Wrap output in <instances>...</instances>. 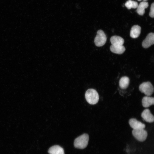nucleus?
<instances>
[{
    "instance_id": "nucleus-4",
    "label": "nucleus",
    "mask_w": 154,
    "mask_h": 154,
    "mask_svg": "<svg viewBox=\"0 0 154 154\" xmlns=\"http://www.w3.org/2000/svg\"><path fill=\"white\" fill-rule=\"evenodd\" d=\"M107 40V37L104 32L101 30H98L94 39L95 45L98 47L103 46Z\"/></svg>"
},
{
    "instance_id": "nucleus-2",
    "label": "nucleus",
    "mask_w": 154,
    "mask_h": 154,
    "mask_svg": "<svg viewBox=\"0 0 154 154\" xmlns=\"http://www.w3.org/2000/svg\"><path fill=\"white\" fill-rule=\"evenodd\" d=\"M89 139V135L87 134H84L76 138L74 140V145L76 148L83 149L88 145Z\"/></svg>"
},
{
    "instance_id": "nucleus-16",
    "label": "nucleus",
    "mask_w": 154,
    "mask_h": 154,
    "mask_svg": "<svg viewBox=\"0 0 154 154\" xmlns=\"http://www.w3.org/2000/svg\"><path fill=\"white\" fill-rule=\"evenodd\" d=\"M138 5L137 2L131 0L127 1L125 3V7L129 9L131 8H136Z\"/></svg>"
},
{
    "instance_id": "nucleus-7",
    "label": "nucleus",
    "mask_w": 154,
    "mask_h": 154,
    "mask_svg": "<svg viewBox=\"0 0 154 154\" xmlns=\"http://www.w3.org/2000/svg\"><path fill=\"white\" fill-rule=\"evenodd\" d=\"M129 124L131 127L133 129H144L145 127V125L136 119H130L129 121Z\"/></svg>"
},
{
    "instance_id": "nucleus-17",
    "label": "nucleus",
    "mask_w": 154,
    "mask_h": 154,
    "mask_svg": "<svg viewBox=\"0 0 154 154\" xmlns=\"http://www.w3.org/2000/svg\"><path fill=\"white\" fill-rule=\"evenodd\" d=\"M149 15L151 18L154 17V3H153L151 5Z\"/></svg>"
},
{
    "instance_id": "nucleus-8",
    "label": "nucleus",
    "mask_w": 154,
    "mask_h": 154,
    "mask_svg": "<svg viewBox=\"0 0 154 154\" xmlns=\"http://www.w3.org/2000/svg\"><path fill=\"white\" fill-rule=\"evenodd\" d=\"M141 116L143 119L147 122L151 123L154 121L153 116L148 109L144 110L141 114Z\"/></svg>"
},
{
    "instance_id": "nucleus-3",
    "label": "nucleus",
    "mask_w": 154,
    "mask_h": 154,
    "mask_svg": "<svg viewBox=\"0 0 154 154\" xmlns=\"http://www.w3.org/2000/svg\"><path fill=\"white\" fill-rule=\"evenodd\" d=\"M139 90L142 93L147 96L151 95L154 92V88L149 82H143L139 86Z\"/></svg>"
},
{
    "instance_id": "nucleus-5",
    "label": "nucleus",
    "mask_w": 154,
    "mask_h": 154,
    "mask_svg": "<svg viewBox=\"0 0 154 154\" xmlns=\"http://www.w3.org/2000/svg\"><path fill=\"white\" fill-rule=\"evenodd\" d=\"M132 133L136 139L141 142L145 141L147 136V131L143 129H133Z\"/></svg>"
},
{
    "instance_id": "nucleus-14",
    "label": "nucleus",
    "mask_w": 154,
    "mask_h": 154,
    "mask_svg": "<svg viewBox=\"0 0 154 154\" xmlns=\"http://www.w3.org/2000/svg\"><path fill=\"white\" fill-rule=\"evenodd\" d=\"M110 41L112 44L114 45H123L124 42L123 38L116 35L112 36L110 38Z\"/></svg>"
},
{
    "instance_id": "nucleus-10",
    "label": "nucleus",
    "mask_w": 154,
    "mask_h": 154,
    "mask_svg": "<svg viewBox=\"0 0 154 154\" xmlns=\"http://www.w3.org/2000/svg\"><path fill=\"white\" fill-rule=\"evenodd\" d=\"M141 30V27L138 25H134L131 28L130 32V36L133 38L138 37L139 36Z\"/></svg>"
},
{
    "instance_id": "nucleus-15",
    "label": "nucleus",
    "mask_w": 154,
    "mask_h": 154,
    "mask_svg": "<svg viewBox=\"0 0 154 154\" xmlns=\"http://www.w3.org/2000/svg\"><path fill=\"white\" fill-rule=\"evenodd\" d=\"M129 83V79L127 76L122 77L119 80V84L120 87L122 89H125L128 87Z\"/></svg>"
},
{
    "instance_id": "nucleus-1",
    "label": "nucleus",
    "mask_w": 154,
    "mask_h": 154,
    "mask_svg": "<svg viewBox=\"0 0 154 154\" xmlns=\"http://www.w3.org/2000/svg\"><path fill=\"white\" fill-rule=\"evenodd\" d=\"M85 98L87 102L91 104H95L98 103L99 100V95L95 90L89 89L85 93Z\"/></svg>"
},
{
    "instance_id": "nucleus-13",
    "label": "nucleus",
    "mask_w": 154,
    "mask_h": 154,
    "mask_svg": "<svg viewBox=\"0 0 154 154\" xmlns=\"http://www.w3.org/2000/svg\"><path fill=\"white\" fill-rule=\"evenodd\" d=\"M143 106L145 108L148 107L154 104V98L149 96H145L143 97L142 100Z\"/></svg>"
},
{
    "instance_id": "nucleus-18",
    "label": "nucleus",
    "mask_w": 154,
    "mask_h": 154,
    "mask_svg": "<svg viewBox=\"0 0 154 154\" xmlns=\"http://www.w3.org/2000/svg\"><path fill=\"white\" fill-rule=\"evenodd\" d=\"M138 1H141V0H137ZM143 1H147V0H143Z\"/></svg>"
},
{
    "instance_id": "nucleus-6",
    "label": "nucleus",
    "mask_w": 154,
    "mask_h": 154,
    "mask_svg": "<svg viewBox=\"0 0 154 154\" xmlns=\"http://www.w3.org/2000/svg\"><path fill=\"white\" fill-rule=\"evenodd\" d=\"M154 43V34L150 33L148 34L142 42V46L144 48H147Z\"/></svg>"
},
{
    "instance_id": "nucleus-9",
    "label": "nucleus",
    "mask_w": 154,
    "mask_h": 154,
    "mask_svg": "<svg viewBox=\"0 0 154 154\" xmlns=\"http://www.w3.org/2000/svg\"><path fill=\"white\" fill-rule=\"evenodd\" d=\"M111 51L112 52L118 54H123L125 51V48L123 45H114L112 44L110 48Z\"/></svg>"
},
{
    "instance_id": "nucleus-11",
    "label": "nucleus",
    "mask_w": 154,
    "mask_h": 154,
    "mask_svg": "<svg viewBox=\"0 0 154 154\" xmlns=\"http://www.w3.org/2000/svg\"><path fill=\"white\" fill-rule=\"evenodd\" d=\"M48 152L50 154H64L63 148L58 145H54L50 147Z\"/></svg>"
},
{
    "instance_id": "nucleus-12",
    "label": "nucleus",
    "mask_w": 154,
    "mask_h": 154,
    "mask_svg": "<svg viewBox=\"0 0 154 154\" xmlns=\"http://www.w3.org/2000/svg\"><path fill=\"white\" fill-rule=\"evenodd\" d=\"M149 6L148 2L143 1L140 3L137 7V12L140 15H143L145 12V9Z\"/></svg>"
}]
</instances>
